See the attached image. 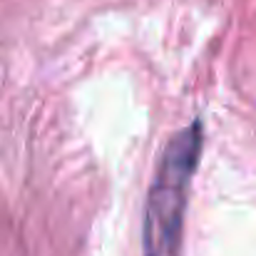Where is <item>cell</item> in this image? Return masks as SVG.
I'll list each match as a JSON object with an SVG mask.
<instances>
[{
    "label": "cell",
    "mask_w": 256,
    "mask_h": 256,
    "mask_svg": "<svg viewBox=\"0 0 256 256\" xmlns=\"http://www.w3.org/2000/svg\"><path fill=\"white\" fill-rule=\"evenodd\" d=\"M202 150V124L179 130L162 150L144 202V256H179L189 182Z\"/></svg>",
    "instance_id": "6da1fadb"
}]
</instances>
